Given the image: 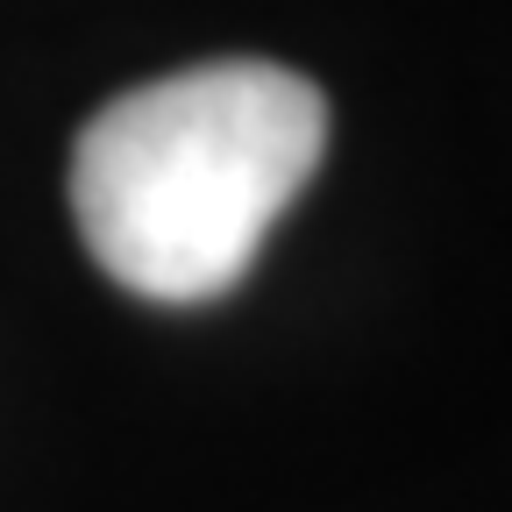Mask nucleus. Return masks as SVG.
Instances as JSON below:
<instances>
[{"label":"nucleus","mask_w":512,"mask_h":512,"mask_svg":"<svg viewBox=\"0 0 512 512\" xmlns=\"http://www.w3.org/2000/svg\"><path fill=\"white\" fill-rule=\"evenodd\" d=\"M328 150V100L271 57H214L107 100L72 143V214L136 299L207 306L249 278Z\"/></svg>","instance_id":"obj_1"}]
</instances>
